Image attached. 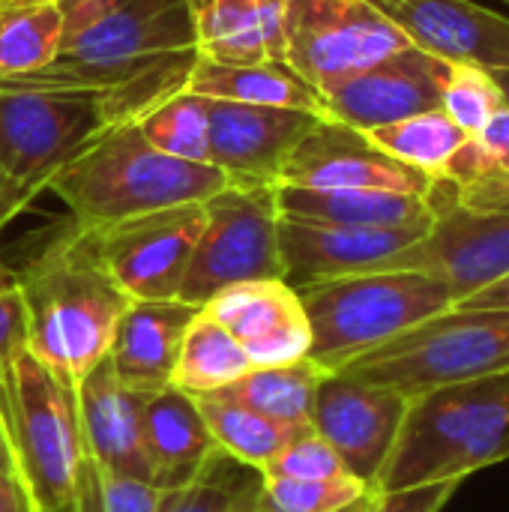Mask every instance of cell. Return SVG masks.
<instances>
[{"label":"cell","instance_id":"obj_8","mask_svg":"<svg viewBox=\"0 0 509 512\" xmlns=\"http://www.w3.org/2000/svg\"><path fill=\"white\" fill-rule=\"evenodd\" d=\"M204 216L177 300L204 306L228 285L285 279L276 186L228 183L204 201Z\"/></svg>","mask_w":509,"mask_h":512},{"label":"cell","instance_id":"obj_16","mask_svg":"<svg viewBox=\"0 0 509 512\" xmlns=\"http://www.w3.org/2000/svg\"><path fill=\"white\" fill-rule=\"evenodd\" d=\"M435 180L381 153L360 129L321 117L288 156L276 186L300 189H381L429 195Z\"/></svg>","mask_w":509,"mask_h":512},{"label":"cell","instance_id":"obj_39","mask_svg":"<svg viewBox=\"0 0 509 512\" xmlns=\"http://www.w3.org/2000/svg\"><path fill=\"white\" fill-rule=\"evenodd\" d=\"M462 489V480H444L399 492H372L366 512H441Z\"/></svg>","mask_w":509,"mask_h":512},{"label":"cell","instance_id":"obj_27","mask_svg":"<svg viewBox=\"0 0 509 512\" xmlns=\"http://www.w3.org/2000/svg\"><path fill=\"white\" fill-rule=\"evenodd\" d=\"M324 375L327 372L306 357L288 366L252 369L231 387L219 390L216 396L231 399L273 423L312 429V405Z\"/></svg>","mask_w":509,"mask_h":512},{"label":"cell","instance_id":"obj_35","mask_svg":"<svg viewBox=\"0 0 509 512\" xmlns=\"http://www.w3.org/2000/svg\"><path fill=\"white\" fill-rule=\"evenodd\" d=\"M258 474L261 477H282V480H336V477H348L339 456L315 432H309V435L297 438L294 444H288Z\"/></svg>","mask_w":509,"mask_h":512},{"label":"cell","instance_id":"obj_4","mask_svg":"<svg viewBox=\"0 0 509 512\" xmlns=\"http://www.w3.org/2000/svg\"><path fill=\"white\" fill-rule=\"evenodd\" d=\"M0 414L39 512H99V474L84 444L75 384L24 348L0 378Z\"/></svg>","mask_w":509,"mask_h":512},{"label":"cell","instance_id":"obj_40","mask_svg":"<svg viewBox=\"0 0 509 512\" xmlns=\"http://www.w3.org/2000/svg\"><path fill=\"white\" fill-rule=\"evenodd\" d=\"M0 512H39L30 489L18 474L0 471Z\"/></svg>","mask_w":509,"mask_h":512},{"label":"cell","instance_id":"obj_7","mask_svg":"<svg viewBox=\"0 0 509 512\" xmlns=\"http://www.w3.org/2000/svg\"><path fill=\"white\" fill-rule=\"evenodd\" d=\"M509 372V309H450L354 357L339 375L408 399Z\"/></svg>","mask_w":509,"mask_h":512},{"label":"cell","instance_id":"obj_1","mask_svg":"<svg viewBox=\"0 0 509 512\" xmlns=\"http://www.w3.org/2000/svg\"><path fill=\"white\" fill-rule=\"evenodd\" d=\"M63 42L27 84L87 90L102 126L138 123L186 90L198 60L186 0H66Z\"/></svg>","mask_w":509,"mask_h":512},{"label":"cell","instance_id":"obj_47","mask_svg":"<svg viewBox=\"0 0 509 512\" xmlns=\"http://www.w3.org/2000/svg\"><path fill=\"white\" fill-rule=\"evenodd\" d=\"M504 462H509V453H507V459H504Z\"/></svg>","mask_w":509,"mask_h":512},{"label":"cell","instance_id":"obj_15","mask_svg":"<svg viewBox=\"0 0 509 512\" xmlns=\"http://www.w3.org/2000/svg\"><path fill=\"white\" fill-rule=\"evenodd\" d=\"M318 120V114L297 108L207 99L210 165L219 168L228 183L276 186L288 156Z\"/></svg>","mask_w":509,"mask_h":512},{"label":"cell","instance_id":"obj_13","mask_svg":"<svg viewBox=\"0 0 509 512\" xmlns=\"http://www.w3.org/2000/svg\"><path fill=\"white\" fill-rule=\"evenodd\" d=\"M408 402L411 399L396 390L327 372L315 393L312 429L339 456L345 474L375 492L396 447Z\"/></svg>","mask_w":509,"mask_h":512},{"label":"cell","instance_id":"obj_20","mask_svg":"<svg viewBox=\"0 0 509 512\" xmlns=\"http://www.w3.org/2000/svg\"><path fill=\"white\" fill-rule=\"evenodd\" d=\"M75 396L93 468L99 474L153 483V468L144 447L147 399L117 378L108 357H102L75 384Z\"/></svg>","mask_w":509,"mask_h":512},{"label":"cell","instance_id":"obj_31","mask_svg":"<svg viewBox=\"0 0 509 512\" xmlns=\"http://www.w3.org/2000/svg\"><path fill=\"white\" fill-rule=\"evenodd\" d=\"M381 153L390 159L426 174L429 180H441L450 159L459 153V147L471 138L462 132L441 108L378 126L363 132Z\"/></svg>","mask_w":509,"mask_h":512},{"label":"cell","instance_id":"obj_14","mask_svg":"<svg viewBox=\"0 0 509 512\" xmlns=\"http://www.w3.org/2000/svg\"><path fill=\"white\" fill-rule=\"evenodd\" d=\"M450 66L453 63L408 45L387 60L330 87L321 96L324 117L369 132L441 108V90Z\"/></svg>","mask_w":509,"mask_h":512},{"label":"cell","instance_id":"obj_6","mask_svg":"<svg viewBox=\"0 0 509 512\" xmlns=\"http://www.w3.org/2000/svg\"><path fill=\"white\" fill-rule=\"evenodd\" d=\"M309 321V360L339 372L354 357L450 312L453 291L423 273H357L294 288Z\"/></svg>","mask_w":509,"mask_h":512},{"label":"cell","instance_id":"obj_17","mask_svg":"<svg viewBox=\"0 0 509 512\" xmlns=\"http://www.w3.org/2000/svg\"><path fill=\"white\" fill-rule=\"evenodd\" d=\"M414 48L447 63L509 72V18L477 0H366Z\"/></svg>","mask_w":509,"mask_h":512},{"label":"cell","instance_id":"obj_11","mask_svg":"<svg viewBox=\"0 0 509 512\" xmlns=\"http://www.w3.org/2000/svg\"><path fill=\"white\" fill-rule=\"evenodd\" d=\"M408 45L366 0H288L285 63L321 96Z\"/></svg>","mask_w":509,"mask_h":512},{"label":"cell","instance_id":"obj_10","mask_svg":"<svg viewBox=\"0 0 509 512\" xmlns=\"http://www.w3.org/2000/svg\"><path fill=\"white\" fill-rule=\"evenodd\" d=\"M432 225L429 231L396 252L372 273H423L444 282L456 306L509 276V207L477 210L456 201L453 189L444 180H435L429 189Z\"/></svg>","mask_w":509,"mask_h":512},{"label":"cell","instance_id":"obj_36","mask_svg":"<svg viewBox=\"0 0 509 512\" xmlns=\"http://www.w3.org/2000/svg\"><path fill=\"white\" fill-rule=\"evenodd\" d=\"M225 462L228 456H219L213 468L204 477H198L192 486L168 492L162 512H231L243 483L228 477Z\"/></svg>","mask_w":509,"mask_h":512},{"label":"cell","instance_id":"obj_25","mask_svg":"<svg viewBox=\"0 0 509 512\" xmlns=\"http://www.w3.org/2000/svg\"><path fill=\"white\" fill-rule=\"evenodd\" d=\"M189 93L267 108H297L324 117L321 93L288 63H216L198 57L186 84Z\"/></svg>","mask_w":509,"mask_h":512},{"label":"cell","instance_id":"obj_2","mask_svg":"<svg viewBox=\"0 0 509 512\" xmlns=\"http://www.w3.org/2000/svg\"><path fill=\"white\" fill-rule=\"evenodd\" d=\"M27 351L51 372L78 384L108 357L117 321L132 303L105 270L90 231H57L21 270Z\"/></svg>","mask_w":509,"mask_h":512},{"label":"cell","instance_id":"obj_22","mask_svg":"<svg viewBox=\"0 0 509 512\" xmlns=\"http://www.w3.org/2000/svg\"><path fill=\"white\" fill-rule=\"evenodd\" d=\"M198 57L216 63H285L288 0H186Z\"/></svg>","mask_w":509,"mask_h":512},{"label":"cell","instance_id":"obj_46","mask_svg":"<svg viewBox=\"0 0 509 512\" xmlns=\"http://www.w3.org/2000/svg\"><path fill=\"white\" fill-rule=\"evenodd\" d=\"M54 3H66V0H54Z\"/></svg>","mask_w":509,"mask_h":512},{"label":"cell","instance_id":"obj_23","mask_svg":"<svg viewBox=\"0 0 509 512\" xmlns=\"http://www.w3.org/2000/svg\"><path fill=\"white\" fill-rule=\"evenodd\" d=\"M144 447L153 468V486L165 492L192 486L222 456L198 402L177 387L147 399Z\"/></svg>","mask_w":509,"mask_h":512},{"label":"cell","instance_id":"obj_28","mask_svg":"<svg viewBox=\"0 0 509 512\" xmlns=\"http://www.w3.org/2000/svg\"><path fill=\"white\" fill-rule=\"evenodd\" d=\"M63 9L54 0H0V84L42 72L60 54Z\"/></svg>","mask_w":509,"mask_h":512},{"label":"cell","instance_id":"obj_24","mask_svg":"<svg viewBox=\"0 0 509 512\" xmlns=\"http://www.w3.org/2000/svg\"><path fill=\"white\" fill-rule=\"evenodd\" d=\"M276 210L285 219L348 225V228H405L432 222L426 195L381 189H300L276 186Z\"/></svg>","mask_w":509,"mask_h":512},{"label":"cell","instance_id":"obj_12","mask_svg":"<svg viewBox=\"0 0 509 512\" xmlns=\"http://www.w3.org/2000/svg\"><path fill=\"white\" fill-rule=\"evenodd\" d=\"M204 219V204H180L87 231L129 300H177Z\"/></svg>","mask_w":509,"mask_h":512},{"label":"cell","instance_id":"obj_32","mask_svg":"<svg viewBox=\"0 0 509 512\" xmlns=\"http://www.w3.org/2000/svg\"><path fill=\"white\" fill-rule=\"evenodd\" d=\"M141 135L150 147H156L165 156L183 159V162H201L210 165V147H207V96L198 93H177L165 99L159 108L144 114L138 120Z\"/></svg>","mask_w":509,"mask_h":512},{"label":"cell","instance_id":"obj_38","mask_svg":"<svg viewBox=\"0 0 509 512\" xmlns=\"http://www.w3.org/2000/svg\"><path fill=\"white\" fill-rule=\"evenodd\" d=\"M165 495L153 483L99 474V512H162Z\"/></svg>","mask_w":509,"mask_h":512},{"label":"cell","instance_id":"obj_34","mask_svg":"<svg viewBox=\"0 0 509 512\" xmlns=\"http://www.w3.org/2000/svg\"><path fill=\"white\" fill-rule=\"evenodd\" d=\"M372 489L354 477L336 480H282L261 477L258 504L264 512H339L363 501Z\"/></svg>","mask_w":509,"mask_h":512},{"label":"cell","instance_id":"obj_9","mask_svg":"<svg viewBox=\"0 0 509 512\" xmlns=\"http://www.w3.org/2000/svg\"><path fill=\"white\" fill-rule=\"evenodd\" d=\"M102 129L87 90L27 81L0 84V174L30 195Z\"/></svg>","mask_w":509,"mask_h":512},{"label":"cell","instance_id":"obj_37","mask_svg":"<svg viewBox=\"0 0 509 512\" xmlns=\"http://www.w3.org/2000/svg\"><path fill=\"white\" fill-rule=\"evenodd\" d=\"M27 348V309L18 285V273L0 261V378L18 351Z\"/></svg>","mask_w":509,"mask_h":512},{"label":"cell","instance_id":"obj_48","mask_svg":"<svg viewBox=\"0 0 509 512\" xmlns=\"http://www.w3.org/2000/svg\"><path fill=\"white\" fill-rule=\"evenodd\" d=\"M504 3H509V0H504Z\"/></svg>","mask_w":509,"mask_h":512},{"label":"cell","instance_id":"obj_45","mask_svg":"<svg viewBox=\"0 0 509 512\" xmlns=\"http://www.w3.org/2000/svg\"><path fill=\"white\" fill-rule=\"evenodd\" d=\"M369 501H372V492H369V495H366L363 501H357V504H351V507H345V510H339V512H366V510H369ZM258 507H261V504H258ZM261 512H264V510H261Z\"/></svg>","mask_w":509,"mask_h":512},{"label":"cell","instance_id":"obj_42","mask_svg":"<svg viewBox=\"0 0 509 512\" xmlns=\"http://www.w3.org/2000/svg\"><path fill=\"white\" fill-rule=\"evenodd\" d=\"M456 309H509V276L501 279L498 285H492V288L462 300Z\"/></svg>","mask_w":509,"mask_h":512},{"label":"cell","instance_id":"obj_5","mask_svg":"<svg viewBox=\"0 0 509 512\" xmlns=\"http://www.w3.org/2000/svg\"><path fill=\"white\" fill-rule=\"evenodd\" d=\"M509 453V372L450 384L408 402L375 492L468 480Z\"/></svg>","mask_w":509,"mask_h":512},{"label":"cell","instance_id":"obj_19","mask_svg":"<svg viewBox=\"0 0 509 512\" xmlns=\"http://www.w3.org/2000/svg\"><path fill=\"white\" fill-rule=\"evenodd\" d=\"M201 309L243 345L252 369L288 366L309 357V321L297 291L285 279L228 285Z\"/></svg>","mask_w":509,"mask_h":512},{"label":"cell","instance_id":"obj_29","mask_svg":"<svg viewBox=\"0 0 509 512\" xmlns=\"http://www.w3.org/2000/svg\"><path fill=\"white\" fill-rule=\"evenodd\" d=\"M246 372H252V363L243 345L201 309L180 342L171 387L195 399L231 387Z\"/></svg>","mask_w":509,"mask_h":512},{"label":"cell","instance_id":"obj_43","mask_svg":"<svg viewBox=\"0 0 509 512\" xmlns=\"http://www.w3.org/2000/svg\"><path fill=\"white\" fill-rule=\"evenodd\" d=\"M258 492H261V474H258V480H243L240 495H237L231 512H261V507H258Z\"/></svg>","mask_w":509,"mask_h":512},{"label":"cell","instance_id":"obj_44","mask_svg":"<svg viewBox=\"0 0 509 512\" xmlns=\"http://www.w3.org/2000/svg\"><path fill=\"white\" fill-rule=\"evenodd\" d=\"M0 471L6 474H18V462H15V453H12V441H9V432H6V420L0 414ZM21 477V474H18Z\"/></svg>","mask_w":509,"mask_h":512},{"label":"cell","instance_id":"obj_41","mask_svg":"<svg viewBox=\"0 0 509 512\" xmlns=\"http://www.w3.org/2000/svg\"><path fill=\"white\" fill-rule=\"evenodd\" d=\"M30 201H33V195H30L27 189H18L15 183H9V180L0 174V228H3L12 216H18Z\"/></svg>","mask_w":509,"mask_h":512},{"label":"cell","instance_id":"obj_21","mask_svg":"<svg viewBox=\"0 0 509 512\" xmlns=\"http://www.w3.org/2000/svg\"><path fill=\"white\" fill-rule=\"evenodd\" d=\"M198 312L201 306L183 300H132L108 351L117 378L144 399L168 390L180 342Z\"/></svg>","mask_w":509,"mask_h":512},{"label":"cell","instance_id":"obj_30","mask_svg":"<svg viewBox=\"0 0 509 512\" xmlns=\"http://www.w3.org/2000/svg\"><path fill=\"white\" fill-rule=\"evenodd\" d=\"M210 435L219 447L222 456H228L237 465H246L252 471H261L267 462H273L288 444L297 438L315 432V429H297V426H282L273 423L231 399H222L216 393L210 396H195Z\"/></svg>","mask_w":509,"mask_h":512},{"label":"cell","instance_id":"obj_26","mask_svg":"<svg viewBox=\"0 0 509 512\" xmlns=\"http://www.w3.org/2000/svg\"><path fill=\"white\" fill-rule=\"evenodd\" d=\"M441 180L465 207H509V108L459 147Z\"/></svg>","mask_w":509,"mask_h":512},{"label":"cell","instance_id":"obj_33","mask_svg":"<svg viewBox=\"0 0 509 512\" xmlns=\"http://www.w3.org/2000/svg\"><path fill=\"white\" fill-rule=\"evenodd\" d=\"M509 108V84L501 72L453 63L441 90V111L468 135H477L498 111Z\"/></svg>","mask_w":509,"mask_h":512},{"label":"cell","instance_id":"obj_18","mask_svg":"<svg viewBox=\"0 0 509 512\" xmlns=\"http://www.w3.org/2000/svg\"><path fill=\"white\" fill-rule=\"evenodd\" d=\"M432 222L405 228H348L279 216V255L291 288L372 273L396 252L417 243Z\"/></svg>","mask_w":509,"mask_h":512},{"label":"cell","instance_id":"obj_3","mask_svg":"<svg viewBox=\"0 0 509 512\" xmlns=\"http://www.w3.org/2000/svg\"><path fill=\"white\" fill-rule=\"evenodd\" d=\"M228 177L201 162H183L147 144L138 123L102 126L51 180L48 189L81 228H105L132 216L204 204Z\"/></svg>","mask_w":509,"mask_h":512}]
</instances>
